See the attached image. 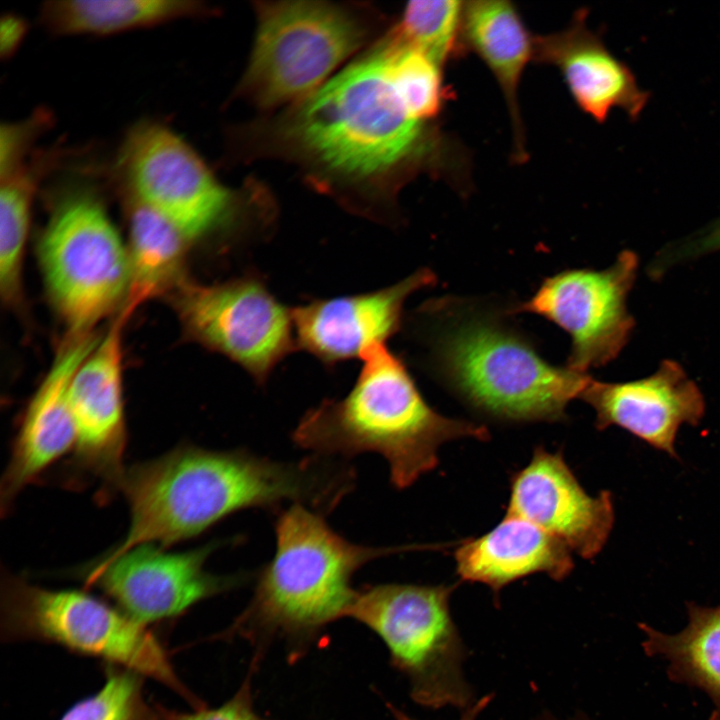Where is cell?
<instances>
[{"label": "cell", "instance_id": "3957f363", "mask_svg": "<svg viewBox=\"0 0 720 720\" xmlns=\"http://www.w3.org/2000/svg\"><path fill=\"white\" fill-rule=\"evenodd\" d=\"M361 359L343 398L323 400L303 415L292 432L295 445L327 457L376 452L387 460L392 484L404 489L438 466L444 443L489 438L485 426L431 408L404 362L384 344Z\"/></svg>", "mask_w": 720, "mask_h": 720}, {"label": "cell", "instance_id": "52a82bcc", "mask_svg": "<svg viewBox=\"0 0 720 720\" xmlns=\"http://www.w3.org/2000/svg\"><path fill=\"white\" fill-rule=\"evenodd\" d=\"M240 94L262 108L299 101L360 48L369 25L359 11L319 1L262 2Z\"/></svg>", "mask_w": 720, "mask_h": 720}, {"label": "cell", "instance_id": "5b68a950", "mask_svg": "<svg viewBox=\"0 0 720 720\" xmlns=\"http://www.w3.org/2000/svg\"><path fill=\"white\" fill-rule=\"evenodd\" d=\"M274 529L275 553L259 572L254 595L234 625L247 635L304 638L347 617L357 595L351 585L354 573L402 550L350 542L323 514L297 503L278 512Z\"/></svg>", "mask_w": 720, "mask_h": 720}, {"label": "cell", "instance_id": "484cf974", "mask_svg": "<svg viewBox=\"0 0 720 720\" xmlns=\"http://www.w3.org/2000/svg\"><path fill=\"white\" fill-rule=\"evenodd\" d=\"M463 10L464 2L457 0L411 1L392 31L443 67L465 49Z\"/></svg>", "mask_w": 720, "mask_h": 720}, {"label": "cell", "instance_id": "4dcf8cb0", "mask_svg": "<svg viewBox=\"0 0 720 720\" xmlns=\"http://www.w3.org/2000/svg\"><path fill=\"white\" fill-rule=\"evenodd\" d=\"M27 31L24 20L15 15L3 16L0 23V51L1 56H11L19 46Z\"/></svg>", "mask_w": 720, "mask_h": 720}, {"label": "cell", "instance_id": "9a60e30c", "mask_svg": "<svg viewBox=\"0 0 720 720\" xmlns=\"http://www.w3.org/2000/svg\"><path fill=\"white\" fill-rule=\"evenodd\" d=\"M435 281L434 273L422 268L382 289L311 299L292 309L297 348L328 367L362 358L399 331L408 297Z\"/></svg>", "mask_w": 720, "mask_h": 720}, {"label": "cell", "instance_id": "30bf717a", "mask_svg": "<svg viewBox=\"0 0 720 720\" xmlns=\"http://www.w3.org/2000/svg\"><path fill=\"white\" fill-rule=\"evenodd\" d=\"M118 170L129 199L160 214L190 243L220 233H254L248 207L161 123L142 121L129 130Z\"/></svg>", "mask_w": 720, "mask_h": 720}, {"label": "cell", "instance_id": "7402d4cb", "mask_svg": "<svg viewBox=\"0 0 720 720\" xmlns=\"http://www.w3.org/2000/svg\"><path fill=\"white\" fill-rule=\"evenodd\" d=\"M129 286L121 313L129 318L141 304L168 291L183 276L190 242L168 220L129 199Z\"/></svg>", "mask_w": 720, "mask_h": 720}, {"label": "cell", "instance_id": "7c38bea8", "mask_svg": "<svg viewBox=\"0 0 720 720\" xmlns=\"http://www.w3.org/2000/svg\"><path fill=\"white\" fill-rule=\"evenodd\" d=\"M638 266L637 255L626 249L605 269L561 271L513 312L540 315L566 331L571 337L566 367L587 373L616 359L630 339L635 320L627 297Z\"/></svg>", "mask_w": 720, "mask_h": 720}, {"label": "cell", "instance_id": "8fae6325", "mask_svg": "<svg viewBox=\"0 0 720 720\" xmlns=\"http://www.w3.org/2000/svg\"><path fill=\"white\" fill-rule=\"evenodd\" d=\"M172 296L187 334L237 363L258 385L297 349L292 309L256 272L210 285L185 279Z\"/></svg>", "mask_w": 720, "mask_h": 720}, {"label": "cell", "instance_id": "4fadbf2b", "mask_svg": "<svg viewBox=\"0 0 720 720\" xmlns=\"http://www.w3.org/2000/svg\"><path fill=\"white\" fill-rule=\"evenodd\" d=\"M218 543L183 552L155 544L136 546L105 563L86 568L87 586H97L136 622L175 617L196 603L242 584L243 575H215L205 569Z\"/></svg>", "mask_w": 720, "mask_h": 720}, {"label": "cell", "instance_id": "83f0119b", "mask_svg": "<svg viewBox=\"0 0 720 720\" xmlns=\"http://www.w3.org/2000/svg\"><path fill=\"white\" fill-rule=\"evenodd\" d=\"M720 251V217L688 237L666 245L651 260L647 273L654 279L672 267Z\"/></svg>", "mask_w": 720, "mask_h": 720}, {"label": "cell", "instance_id": "f1b7e54d", "mask_svg": "<svg viewBox=\"0 0 720 720\" xmlns=\"http://www.w3.org/2000/svg\"><path fill=\"white\" fill-rule=\"evenodd\" d=\"M49 121L48 114L38 112L30 118L6 123L0 129V177L25 166V157L32 143Z\"/></svg>", "mask_w": 720, "mask_h": 720}, {"label": "cell", "instance_id": "2e32d148", "mask_svg": "<svg viewBox=\"0 0 720 720\" xmlns=\"http://www.w3.org/2000/svg\"><path fill=\"white\" fill-rule=\"evenodd\" d=\"M121 312L75 372L69 400L76 430L74 462L79 469L118 488L127 432L122 398Z\"/></svg>", "mask_w": 720, "mask_h": 720}, {"label": "cell", "instance_id": "1f68e13d", "mask_svg": "<svg viewBox=\"0 0 720 720\" xmlns=\"http://www.w3.org/2000/svg\"><path fill=\"white\" fill-rule=\"evenodd\" d=\"M492 695H486L481 699H478L473 705L463 711L460 720H476L478 715L487 707L492 700ZM397 720H413L409 716L405 715L401 711L396 709L393 710Z\"/></svg>", "mask_w": 720, "mask_h": 720}, {"label": "cell", "instance_id": "e0dca14e", "mask_svg": "<svg viewBox=\"0 0 720 720\" xmlns=\"http://www.w3.org/2000/svg\"><path fill=\"white\" fill-rule=\"evenodd\" d=\"M579 399L594 409L599 430L621 427L673 457L679 428L696 425L705 410L697 384L678 362L668 359L651 375L636 380L590 378Z\"/></svg>", "mask_w": 720, "mask_h": 720}, {"label": "cell", "instance_id": "4316f807", "mask_svg": "<svg viewBox=\"0 0 720 720\" xmlns=\"http://www.w3.org/2000/svg\"><path fill=\"white\" fill-rule=\"evenodd\" d=\"M140 674L112 670L95 694L77 702L60 720H160L145 702Z\"/></svg>", "mask_w": 720, "mask_h": 720}, {"label": "cell", "instance_id": "d6986e66", "mask_svg": "<svg viewBox=\"0 0 720 720\" xmlns=\"http://www.w3.org/2000/svg\"><path fill=\"white\" fill-rule=\"evenodd\" d=\"M586 19L587 11L581 9L565 29L534 36L533 60L557 68L576 104L598 123L606 121L615 108L636 120L649 93L589 29Z\"/></svg>", "mask_w": 720, "mask_h": 720}, {"label": "cell", "instance_id": "603a6c76", "mask_svg": "<svg viewBox=\"0 0 720 720\" xmlns=\"http://www.w3.org/2000/svg\"><path fill=\"white\" fill-rule=\"evenodd\" d=\"M206 11L201 2L191 0H52L43 4L40 19L57 35H108Z\"/></svg>", "mask_w": 720, "mask_h": 720}, {"label": "cell", "instance_id": "ac0fdd59", "mask_svg": "<svg viewBox=\"0 0 720 720\" xmlns=\"http://www.w3.org/2000/svg\"><path fill=\"white\" fill-rule=\"evenodd\" d=\"M92 333L68 335L24 412L0 486L1 512L18 494L70 449L76 430L69 388L78 367L96 346Z\"/></svg>", "mask_w": 720, "mask_h": 720}, {"label": "cell", "instance_id": "277c9868", "mask_svg": "<svg viewBox=\"0 0 720 720\" xmlns=\"http://www.w3.org/2000/svg\"><path fill=\"white\" fill-rule=\"evenodd\" d=\"M454 306V305H453ZM430 333L431 362L441 380L472 408L515 423L566 418L591 378L546 361L526 336L496 313L454 306Z\"/></svg>", "mask_w": 720, "mask_h": 720}, {"label": "cell", "instance_id": "6da1fadb", "mask_svg": "<svg viewBox=\"0 0 720 720\" xmlns=\"http://www.w3.org/2000/svg\"><path fill=\"white\" fill-rule=\"evenodd\" d=\"M269 128L274 151L363 197L375 216L402 180L439 160V136L408 105L380 42Z\"/></svg>", "mask_w": 720, "mask_h": 720}, {"label": "cell", "instance_id": "d4e9b609", "mask_svg": "<svg viewBox=\"0 0 720 720\" xmlns=\"http://www.w3.org/2000/svg\"><path fill=\"white\" fill-rule=\"evenodd\" d=\"M0 180V292L3 301L15 304L20 297L36 181L25 166Z\"/></svg>", "mask_w": 720, "mask_h": 720}, {"label": "cell", "instance_id": "ba28073f", "mask_svg": "<svg viewBox=\"0 0 720 720\" xmlns=\"http://www.w3.org/2000/svg\"><path fill=\"white\" fill-rule=\"evenodd\" d=\"M104 205L85 188L56 202L38 245L48 294L68 335H84L120 302L129 286V255Z\"/></svg>", "mask_w": 720, "mask_h": 720}, {"label": "cell", "instance_id": "5bb4252c", "mask_svg": "<svg viewBox=\"0 0 720 720\" xmlns=\"http://www.w3.org/2000/svg\"><path fill=\"white\" fill-rule=\"evenodd\" d=\"M506 513L532 522L584 559L602 550L614 521L610 493L589 495L562 453L543 447L512 475Z\"/></svg>", "mask_w": 720, "mask_h": 720}, {"label": "cell", "instance_id": "8992f818", "mask_svg": "<svg viewBox=\"0 0 720 720\" xmlns=\"http://www.w3.org/2000/svg\"><path fill=\"white\" fill-rule=\"evenodd\" d=\"M456 585L387 583L357 591L347 617L386 645L424 707L467 709L477 700L463 671L467 649L450 612Z\"/></svg>", "mask_w": 720, "mask_h": 720}, {"label": "cell", "instance_id": "ffe728a7", "mask_svg": "<svg viewBox=\"0 0 720 720\" xmlns=\"http://www.w3.org/2000/svg\"><path fill=\"white\" fill-rule=\"evenodd\" d=\"M455 562L462 581L484 584L494 594L535 573L561 581L574 567L565 544L510 513L487 533L463 541L455 550Z\"/></svg>", "mask_w": 720, "mask_h": 720}, {"label": "cell", "instance_id": "cb8c5ba5", "mask_svg": "<svg viewBox=\"0 0 720 720\" xmlns=\"http://www.w3.org/2000/svg\"><path fill=\"white\" fill-rule=\"evenodd\" d=\"M689 613L688 626L677 635L650 631L648 646L720 700V607L692 606Z\"/></svg>", "mask_w": 720, "mask_h": 720}, {"label": "cell", "instance_id": "44dd1931", "mask_svg": "<svg viewBox=\"0 0 720 720\" xmlns=\"http://www.w3.org/2000/svg\"><path fill=\"white\" fill-rule=\"evenodd\" d=\"M462 39L494 75L510 115L514 156L526 159L525 134L518 90L528 62L533 60L534 36L509 1L464 2Z\"/></svg>", "mask_w": 720, "mask_h": 720}, {"label": "cell", "instance_id": "9c48e42d", "mask_svg": "<svg viewBox=\"0 0 720 720\" xmlns=\"http://www.w3.org/2000/svg\"><path fill=\"white\" fill-rule=\"evenodd\" d=\"M1 626L8 639L45 640L151 677L185 695L157 639L120 609L76 590H51L7 575Z\"/></svg>", "mask_w": 720, "mask_h": 720}, {"label": "cell", "instance_id": "f546056e", "mask_svg": "<svg viewBox=\"0 0 720 720\" xmlns=\"http://www.w3.org/2000/svg\"><path fill=\"white\" fill-rule=\"evenodd\" d=\"M167 720H262L254 711L249 686L241 690L223 705L192 714L170 715Z\"/></svg>", "mask_w": 720, "mask_h": 720}, {"label": "cell", "instance_id": "d6a6232c", "mask_svg": "<svg viewBox=\"0 0 720 720\" xmlns=\"http://www.w3.org/2000/svg\"><path fill=\"white\" fill-rule=\"evenodd\" d=\"M537 720H559V719H556L550 715H543L542 717L538 718ZM572 720H574V719H572Z\"/></svg>", "mask_w": 720, "mask_h": 720}, {"label": "cell", "instance_id": "7a4b0ae2", "mask_svg": "<svg viewBox=\"0 0 720 720\" xmlns=\"http://www.w3.org/2000/svg\"><path fill=\"white\" fill-rule=\"evenodd\" d=\"M118 488L129 506L128 530L95 563L143 544L168 548L246 508L290 502L327 514L350 492L351 476L341 461L317 454L282 462L183 445L127 468Z\"/></svg>", "mask_w": 720, "mask_h": 720}]
</instances>
